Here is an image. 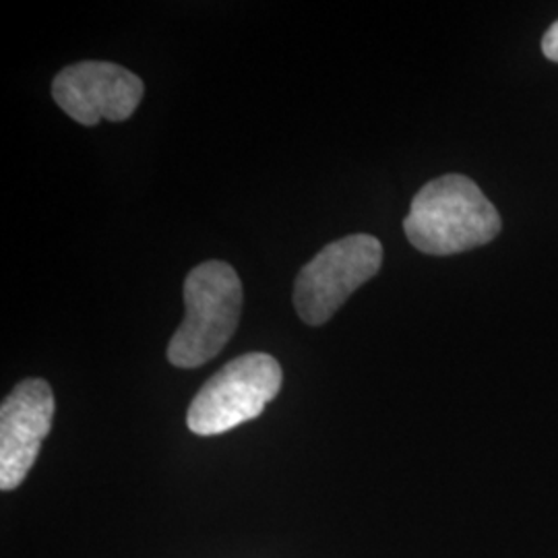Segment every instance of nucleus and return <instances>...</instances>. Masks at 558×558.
<instances>
[{
	"label": "nucleus",
	"instance_id": "obj_5",
	"mask_svg": "<svg viewBox=\"0 0 558 558\" xmlns=\"http://www.w3.org/2000/svg\"><path fill=\"white\" fill-rule=\"evenodd\" d=\"M145 94V85L133 71L104 60H85L62 69L52 81V98L83 126L100 120L129 119Z\"/></svg>",
	"mask_w": 558,
	"mask_h": 558
},
{
	"label": "nucleus",
	"instance_id": "obj_2",
	"mask_svg": "<svg viewBox=\"0 0 558 558\" xmlns=\"http://www.w3.org/2000/svg\"><path fill=\"white\" fill-rule=\"evenodd\" d=\"M186 315L168 345L179 368H197L216 359L236 333L242 315V283L232 265L207 260L184 279Z\"/></svg>",
	"mask_w": 558,
	"mask_h": 558
},
{
	"label": "nucleus",
	"instance_id": "obj_1",
	"mask_svg": "<svg viewBox=\"0 0 558 558\" xmlns=\"http://www.w3.org/2000/svg\"><path fill=\"white\" fill-rule=\"evenodd\" d=\"M499 211L478 184L461 174L430 180L412 201L403 221L408 240L426 255H458L497 239Z\"/></svg>",
	"mask_w": 558,
	"mask_h": 558
},
{
	"label": "nucleus",
	"instance_id": "obj_4",
	"mask_svg": "<svg viewBox=\"0 0 558 558\" xmlns=\"http://www.w3.org/2000/svg\"><path fill=\"white\" fill-rule=\"evenodd\" d=\"M383 265V246L368 234H352L327 244L300 269L294 283V306L306 325L319 327L362 283L375 278Z\"/></svg>",
	"mask_w": 558,
	"mask_h": 558
},
{
	"label": "nucleus",
	"instance_id": "obj_6",
	"mask_svg": "<svg viewBox=\"0 0 558 558\" xmlns=\"http://www.w3.org/2000/svg\"><path fill=\"white\" fill-rule=\"evenodd\" d=\"M54 393L44 379L21 380L0 408V488L15 490L40 456L54 418Z\"/></svg>",
	"mask_w": 558,
	"mask_h": 558
},
{
	"label": "nucleus",
	"instance_id": "obj_7",
	"mask_svg": "<svg viewBox=\"0 0 558 558\" xmlns=\"http://www.w3.org/2000/svg\"><path fill=\"white\" fill-rule=\"evenodd\" d=\"M542 52H544L546 59L558 62V21H555V23L548 27V32L544 34Z\"/></svg>",
	"mask_w": 558,
	"mask_h": 558
},
{
	"label": "nucleus",
	"instance_id": "obj_3",
	"mask_svg": "<svg viewBox=\"0 0 558 558\" xmlns=\"http://www.w3.org/2000/svg\"><path fill=\"white\" fill-rule=\"evenodd\" d=\"M283 373L278 360L251 352L228 362L191 401L186 424L199 437H216L263 414L278 398Z\"/></svg>",
	"mask_w": 558,
	"mask_h": 558
}]
</instances>
